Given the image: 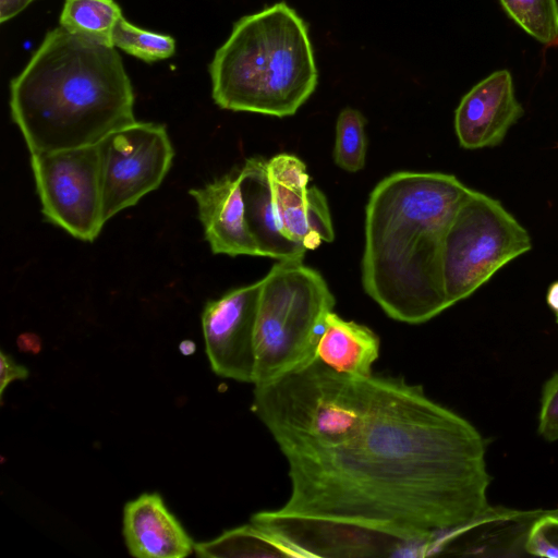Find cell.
I'll list each match as a JSON object with an SVG mask.
<instances>
[{"label": "cell", "mask_w": 558, "mask_h": 558, "mask_svg": "<svg viewBox=\"0 0 558 558\" xmlns=\"http://www.w3.org/2000/svg\"><path fill=\"white\" fill-rule=\"evenodd\" d=\"M286 459L291 492L280 512L369 529L422 555L489 507L480 432L402 377L378 375L352 438Z\"/></svg>", "instance_id": "obj_1"}, {"label": "cell", "mask_w": 558, "mask_h": 558, "mask_svg": "<svg viewBox=\"0 0 558 558\" xmlns=\"http://www.w3.org/2000/svg\"><path fill=\"white\" fill-rule=\"evenodd\" d=\"M472 189L441 172H395L365 208L362 286L392 319L425 323L450 307L442 283L444 235Z\"/></svg>", "instance_id": "obj_2"}, {"label": "cell", "mask_w": 558, "mask_h": 558, "mask_svg": "<svg viewBox=\"0 0 558 558\" xmlns=\"http://www.w3.org/2000/svg\"><path fill=\"white\" fill-rule=\"evenodd\" d=\"M134 92L117 48L49 31L10 83V111L31 154L97 145L134 123Z\"/></svg>", "instance_id": "obj_3"}, {"label": "cell", "mask_w": 558, "mask_h": 558, "mask_svg": "<svg viewBox=\"0 0 558 558\" xmlns=\"http://www.w3.org/2000/svg\"><path fill=\"white\" fill-rule=\"evenodd\" d=\"M209 74L221 109L293 116L318 82L307 24L286 2L242 16L216 50Z\"/></svg>", "instance_id": "obj_4"}, {"label": "cell", "mask_w": 558, "mask_h": 558, "mask_svg": "<svg viewBox=\"0 0 558 558\" xmlns=\"http://www.w3.org/2000/svg\"><path fill=\"white\" fill-rule=\"evenodd\" d=\"M377 384L378 375L353 377L315 357L254 386L251 409L287 458L331 448L356 435L367 418Z\"/></svg>", "instance_id": "obj_5"}, {"label": "cell", "mask_w": 558, "mask_h": 558, "mask_svg": "<svg viewBox=\"0 0 558 558\" xmlns=\"http://www.w3.org/2000/svg\"><path fill=\"white\" fill-rule=\"evenodd\" d=\"M336 299L323 276L303 259L278 260L260 279L255 325L254 386L316 357Z\"/></svg>", "instance_id": "obj_6"}, {"label": "cell", "mask_w": 558, "mask_h": 558, "mask_svg": "<svg viewBox=\"0 0 558 558\" xmlns=\"http://www.w3.org/2000/svg\"><path fill=\"white\" fill-rule=\"evenodd\" d=\"M531 246L525 228L499 201L472 190L442 240L441 272L449 305L473 294Z\"/></svg>", "instance_id": "obj_7"}, {"label": "cell", "mask_w": 558, "mask_h": 558, "mask_svg": "<svg viewBox=\"0 0 558 558\" xmlns=\"http://www.w3.org/2000/svg\"><path fill=\"white\" fill-rule=\"evenodd\" d=\"M46 221L84 242L95 241L104 215L98 146L31 154Z\"/></svg>", "instance_id": "obj_8"}, {"label": "cell", "mask_w": 558, "mask_h": 558, "mask_svg": "<svg viewBox=\"0 0 558 558\" xmlns=\"http://www.w3.org/2000/svg\"><path fill=\"white\" fill-rule=\"evenodd\" d=\"M106 221L159 187L174 150L163 124L135 121L97 144Z\"/></svg>", "instance_id": "obj_9"}, {"label": "cell", "mask_w": 558, "mask_h": 558, "mask_svg": "<svg viewBox=\"0 0 558 558\" xmlns=\"http://www.w3.org/2000/svg\"><path fill=\"white\" fill-rule=\"evenodd\" d=\"M259 293L260 280L232 289L204 306L205 351L213 372L219 377L254 384Z\"/></svg>", "instance_id": "obj_10"}, {"label": "cell", "mask_w": 558, "mask_h": 558, "mask_svg": "<svg viewBox=\"0 0 558 558\" xmlns=\"http://www.w3.org/2000/svg\"><path fill=\"white\" fill-rule=\"evenodd\" d=\"M272 211L281 234L303 251L332 242L335 232L325 194L310 186L305 163L294 155L267 159Z\"/></svg>", "instance_id": "obj_11"}, {"label": "cell", "mask_w": 558, "mask_h": 558, "mask_svg": "<svg viewBox=\"0 0 558 558\" xmlns=\"http://www.w3.org/2000/svg\"><path fill=\"white\" fill-rule=\"evenodd\" d=\"M251 522L269 531L300 557L391 556L409 548L403 542L353 524L277 510L254 513Z\"/></svg>", "instance_id": "obj_12"}, {"label": "cell", "mask_w": 558, "mask_h": 558, "mask_svg": "<svg viewBox=\"0 0 558 558\" xmlns=\"http://www.w3.org/2000/svg\"><path fill=\"white\" fill-rule=\"evenodd\" d=\"M522 114L510 72L496 71L474 85L456 109L459 144L465 149L496 146Z\"/></svg>", "instance_id": "obj_13"}, {"label": "cell", "mask_w": 558, "mask_h": 558, "mask_svg": "<svg viewBox=\"0 0 558 558\" xmlns=\"http://www.w3.org/2000/svg\"><path fill=\"white\" fill-rule=\"evenodd\" d=\"M214 254L259 256L246 219L240 169L189 192Z\"/></svg>", "instance_id": "obj_14"}, {"label": "cell", "mask_w": 558, "mask_h": 558, "mask_svg": "<svg viewBox=\"0 0 558 558\" xmlns=\"http://www.w3.org/2000/svg\"><path fill=\"white\" fill-rule=\"evenodd\" d=\"M553 510L489 506L472 522L438 539L430 555L521 556L526 554V541L535 522Z\"/></svg>", "instance_id": "obj_15"}, {"label": "cell", "mask_w": 558, "mask_h": 558, "mask_svg": "<svg viewBox=\"0 0 558 558\" xmlns=\"http://www.w3.org/2000/svg\"><path fill=\"white\" fill-rule=\"evenodd\" d=\"M123 537L137 558H183L194 542L157 493L142 494L123 510Z\"/></svg>", "instance_id": "obj_16"}, {"label": "cell", "mask_w": 558, "mask_h": 558, "mask_svg": "<svg viewBox=\"0 0 558 558\" xmlns=\"http://www.w3.org/2000/svg\"><path fill=\"white\" fill-rule=\"evenodd\" d=\"M267 159L252 157L240 168L246 219L259 256L277 260L303 259L305 251L289 242L277 225L270 198Z\"/></svg>", "instance_id": "obj_17"}, {"label": "cell", "mask_w": 558, "mask_h": 558, "mask_svg": "<svg viewBox=\"0 0 558 558\" xmlns=\"http://www.w3.org/2000/svg\"><path fill=\"white\" fill-rule=\"evenodd\" d=\"M379 349L380 340L371 328L345 320L332 311L326 318L316 357L340 373L368 378Z\"/></svg>", "instance_id": "obj_18"}, {"label": "cell", "mask_w": 558, "mask_h": 558, "mask_svg": "<svg viewBox=\"0 0 558 558\" xmlns=\"http://www.w3.org/2000/svg\"><path fill=\"white\" fill-rule=\"evenodd\" d=\"M198 557H299L278 536L253 522L225 531L220 536L194 544Z\"/></svg>", "instance_id": "obj_19"}, {"label": "cell", "mask_w": 558, "mask_h": 558, "mask_svg": "<svg viewBox=\"0 0 558 558\" xmlns=\"http://www.w3.org/2000/svg\"><path fill=\"white\" fill-rule=\"evenodd\" d=\"M121 16L114 0H64L59 24L72 35L113 47L112 35Z\"/></svg>", "instance_id": "obj_20"}, {"label": "cell", "mask_w": 558, "mask_h": 558, "mask_svg": "<svg viewBox=\"0 0 558 558\" xmlns=\"http://www.w3.org/2000/svg\"><path fill=\"white\" fill-rule=\"evenodd\" d=\"M366 120L356 109H342L336 122L335 163L348 172H357L365 166L367 138Z\"/></svg>", "instance_id": "obj_21"}, {"label": "cell", "mask_w": 558, "mask_h": 558, "mask_svg": "<svg viewBox=\"0 0 558 558\" xmlns=\"http://www.w3.org/2000/svg\"><path fill=\"white\" fill-rule=\"evenodd\" d=\"M508 15L544 45L558 41L557 0H500Z\"/></svg>", "instance_id": "obj_22"}, {"label": "cell", "mask_w": 558, "mask_h": 558, "mask_svg": "<svg viewBox=\"0 0 558 558\" xmlns=\"http://www.w3.org/2000/svg\"><path fill=\"white\" fill-rule=\"evenodd\" d=\"M112 46L144 62H156L172 57L175 40L169 35L143 29L129 22L124 16L118 21Z\"/></svg>", "instance_id": "obj_23"}, {"label": "cell", "mask_w": 558, "mask_h": 558, "mask_svg": "<svg viewBox=\"0 0 558 558\" xmlns=\"http://www.w3.org/2000/svg\"><path fill=\"white\" fill-rule=\"evenodd\" d=\"M526 554L558 557V508L538 519L530 531Z\"/></svg>", "instance_id": "obj_24"}, {"label": "cell", "mask_w": 558, "mask_h": 558, "mask_svg": "<svg viewBox=\"0 0 558 558\" xmlns=\"http://www.w3.org/2000/svg\"><path fill=\"white\" fill-rule=\"evenodd\" d=\"M538 433L546 440L558 439V373L546 381L543 389Z\"/></svg>", "instance_id": "obj_25"}, {"label": "cell", "mask_w": 558, "mask_h": 558, "mask_svg": "<svg viewBox=\"0 0 558 558\" xmlns=\"http://www.w3.org/2000/svg\"><path fill=\"white\" fill-rule=\"evenodd\" d=\"M28 369L17 364L12 356L5 354L3 351L0 353V398L4 393V389L16 379H26L28 377Z\"/></svg>", "instance_id": "obj_26"}, {"label": "cell", "mask_w": 558, "mask_h": 558, "mask_svg": "<svg viewBox=\"0 0 558 558\" xmlns=\"http://www.w3.org/2000/svg\"><path fill=\"white\" fill-rule=\"evenodd\" d=\"M33 0H0V22L5 23L22 12Z\"/></svg>", "instance_id": "obj_27"}, {"label": "cell", "mask_w": 558, "mask_h": 558, "mask_svg": "<svg viewBox=\"0 0 558 558\" xmlns=\"http://www.w3.org/2000/svg\"><path fill=\"white\" fill-rule=\"evenodd\" d=\"M16 344L22 352H27L32 354H38L41 350V340L40 338L32 332L22 333L17 340Z\"/></svg>", "instance_id": "obj_28"}, {"label": "cell", "mask_w": 558, "mask_h": 558, "mask_svg": "<svg viewBox=\"0 0 558 558\" xmlns=\"http://www.w3.org/2000/svg\"><path fill=\"white\" fill-rule=\"evenodd\" d=\"M547 304L553 310L556 315V319L558 323V281L551 283L547 292Z\"/></svg>", "instance_id": "obj_29"}, {"label": "cell", "mask_w": 558, "mask_h": 558, "mask_svg": "<svg viewBox=\"0 0 558 558\" xmlns=\"http://www.w3.org/2000/svg\"><path fill=\"white\" fill-rule=\"evenodd\" d=\"M179 350L183 355L187 356L195 352L196 345L192 340H183L179 344Z\"/></svg>", "instance_id": "obj_30"}]
</instances>
